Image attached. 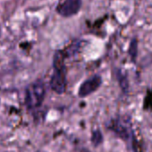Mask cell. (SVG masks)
<instances>
[{"instance_id":"cell-1","label":"cell","mask_w":152,"mask_h":152,"mask_svg":"<svg viewBox=\"0 0 152 152\" xmlns=\"http://www.w3.org/2000/svg\"><path fill=\"white\" fill-rule=\"evenodd\" d=\"M66 53L58 49L55 52L52 60V74L49 81V87L55 93L62 95L67 89V72L65 66Z\"/></svg>"},{"instance_id":"cell-2","label":"cell","mask_w":152,"mask_h":152,"mask_svg":"<svg viewBox=\"0 0 152 152\" xmlns=\"http://www.w3.org/2000/svg\"><path fill=\"white\" fill-rule=\"evenodd\" d=\"M107 129L124 142L131 144L133 151L137 152V140L130 117L126 115H116L108 121Z\"/></svg>"},{"instance_id":"cell-3","label":"cell","mask_w":152,"mask_h":152,"mask_svg":"<svg viewBox=\"0 0 152 152\" xmlns=\"http://www.w3.org/2000/svg\"><path fill=\"white\" fill-rule=\"evenodd\" d=\"M46 84L43 81L39 80L28 85L24 92V105L29 111L39 109L45 100Z\"/></svg>"},{"instance_id":"cell-4","label":"cell","mask_w":152,"mask_h":152,"mask_svg":"<svg viewBox=\"0 0 152 152\" xmlns=\"http://www.w3.org/2000/svg\"><path fill=\"white\" fill-rule=\"evenodd\" d=\"M103 80L99 74L91 75V77L87 78L84 82H83L78 89V97L81 99L87 98L96 92L102 85Z\"/></svg>"},{"instance_id":"cell-5","label":"cell","mask_w":152,"mask_h":152,"mask_svg":"<svg viewBox=\"0 0 152 152\" xmlns=\"http://www.w3.org/2000/svg\"><path fill=\"white\" fill-rule=\"evenodd\" d=\"M83 7V0H63L56 8V13L64 18H70L77 15Z\"/></svg>"},{"instance_id":"cell-6","label":"cell","mask_w":152,"mask_h":152,"mask_svg":"<svg viewBox=\"0 0 152 152\" xmlns=\"http://www.w3.org/2000/svg\"><path fill=\"white\" fill-rule=\"evenodd\" d=\"M114 74H115V77L122 91L124 94H127L129 92L130 84H129L128 76L125 73V72H124L121 68H115L114 69Z\"/></svg>"},{"instance_id":"cell-7","label":"cell","mask_w":152,"mask_h":152,"mask_svg":"<svg viewBox=\"0 0 152 152\" xmlns=\"http://www.w3.org/2000/svg\"><path fill=\"white\" fill-rule=\"evenodd\" d=\"M128 55L132 62L135 63L137 59V56H138V39L136 37L132 38L130 41L129 48H128Z\"/></svg>"},{"instance_id":"cell-8","label":"cell","mask_w":152,"mask_h":152,"mask_svg":"<svg viewBox=\"0 0 152 152\" xmlns=\"http://www.w3.org/2000/svg\"><path fill=\"white\" fill-rule=\"evenodd\" d=\"M91 140V144L95 148L100 146L103 143V141H104V136H103L102 132L99 129H96V130L92 131Z\"/></svg>"},{"instance_id":"cell-9","label":"cell","mask_w":152,"mask_h":152,"mask_svg":"<svg viewBox=\"0 0 152 152\" xmlns=\"http://www.w3.org/2000/svg\"><path fill=\"white\" fill-rule=\"evenodd\" d=\"M84 152H91V151H89V150H85Z\"/></svg>"}]
</instances>
